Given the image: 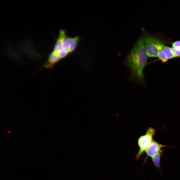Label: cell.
Segmentation results:
<instances>
[{"mask_svg":"<svg viewBox=\"0 0 180 180\" xmlns=\"http://www.w3.org/2000/svg\"><path fill=\"white\" fill-rule=\"evenodd\" d=\"M82 39L80 36H68L66 30L60 28L52 51L41 68L52 69L60 59L74 52Z\"/></svg>","mask_w":180,"mask_h":180,"instance_id":"cell-1","label":"cell"},{"mask_svg":"<svg viewBox=\"0 0 180 180\" xmlns=\"http://www.w3.org/2000/svg\"><path fill=\"white\" fill-rule=\"evenodd\" d=\"M148 56L144 38L140 39L128 54L126 62L130 70L131 78L136 82H144L143 70L147 62Z\"/></svg>","mask_w":180,"mask_h":180,"instance_id":"cell-2","label":"cell"},{"mask_svg":"<svg viewBox=\"0 0 180 180\" xmlns=\"http://www.w3.org/2000/svg\"><path fill=\"white\" fill-rule=\"evenodd\" d=\"M144 40L148 56L158 57L159 52L164 46L163 44L160 40L150 35L145 36Z\"/></svg>","mask_w":180,"mask_h":180,"instance_id":"cell-3","label":"cell"},{"mask_svg":"<svg viewBox=\"0 0 180 180\" xmlns=\"http://www.w3.org/2000/svg\"><path fill=\"white\" fill-rule=\"evenodd\" d=\"M155 132L154 128L149 127L146 130L145 134L139 138L138 143L140 149L136 156V158H140L143 152L149 146L153 141V137Z\"/></svg>","mask_w":180,"mask_h":180,"instance_id":"cell-4","label":"cell"},{"mask_svg":"<svg viewBox=\"0 0 180 180\" xmlns=\"http://www.w3.org/2000/svg\"><path fill=\"white\" fill-rule=\"evenodd\" d=\"M166 146V145L162 144L154 140L152 142L149 146L145 150L148 156L152 157L158 152L161 151L162 148Z\"/></svg>","mask_w":180,"mask_h":180,"instance_id":"cell-5","label":"cell"},{"mask_svg":"<svg viewBox=\"0 0 180 180\" xmlns=\"http://www.w3.org/2000/svg\"><path fill=\"white\" fill-rule=\"evenodd\" d=\"M162 50L166 54L168 59H170L177 57L172 48L170 47L164 46Z\"/></svg>","mask_w":180,"mask_h":180,"instance_id":"cell-6","label":"cell"},{"mask_svg":"<svg viewBox=\"0 0 180 180\" xmlns=\"http://www.w3.org/2000/svg\"><path fill=\"white\" fill-rule=\"evenodd\" d=\"M162 150L156 154L151 157L154 165L156 167L160 168V156Z\"/></svg>","mask_w":180,"mask_h":180,"instance_id":"cell-7","label":"cell"},{"mask_svg":"<svg viewBox=\"0 0 180 180\" xmlns=\"http://www.w3.org/2000/svg\"><path fill=\"white\" fill-rule=\"evenodd\" d=\"M158 57L162 63L166 62L168 60L166 54L162 50L159 52Z\"/></svg>","mask_w":180,"mask_h":180,"instance_id":"cell-8","label":"cell"},{"mask_svg":"<svg viewBox=\"0 0 180 180\" xmlns=\"http://www.w3.org/2000/svg\"><path fill=\"white\" fill-rule=\"evenodd\" d=\"M172 48H180V40L175 41L172 44Z\"/></svg>","mask_w":180,"mask_h":180,"instance_id":"cell-9","label":"cell"},{"mask_svg":"<svg viewBox=\"0 0 180 180\" xmlns=\"http://www.w3.org/2000/svg\"><path fill=\"white\" fill-rule=\"evenodd\" d=\"M172 50L175 54L177 57H180V48H172Z\"/></svg>","mask_w":180,"mask_h":180,"instance_id":"cell-10","label":"cell"}]
</instances>
